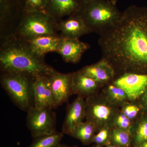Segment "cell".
<instances>
[{"label":"cell","instance_id":"obj_1","mask_svg":"<svg viewBox=\"0 0 147 147\" xmlns=\"http://www.w3.org/2000/svg\"><path fill=\"white\" fill-rule=\"evenodd\" d=\"M102 58L110 63L116 75L142 74L147 69V9L130 5L118 22L100 35Z\"/></svg>","mask_w":147,"mask_h":147},{"label":"cell","instance_id":"obj_2","mask_svg":"<svg viewBox=\"0 0 147 147\" xmlns=\"http://www.w3.org/2000/svg\"><path fill=\"white\" fill-rule=\"evenodd\" d=\"M44 58L33 52L23 40L13 34L3 40L0 49V66L2 72L23 74L32 77L47 75L53 68Z\"/></svg>","mask_w":147,"mask_h":147},{"label":"cell","instance_id":"obj_3","mask_svg":"<svg viewBox=\"0 0 147 147\" xmlns=\"http://www.w3.org/2000/svg\"><path fill=\"white\" fill-rule=\"evenodd\" d=\"M78 13L91 33L100 35L118 22L122 12L114 1L93 0L83 5Z\"/></svg>","mask_w":147,"mask_h":147},{"label":"cell","instance_id":"obj_4","mask_svg":"<svg viewBox=\"0 0 147 147\" xmlns=\"http://www.w3.org/2000/svg\"><path fill=\"white\" fill-rule=\"evenodd\" d=\"M58 22L46 11H24L13 34L26 40L45 35H58Z\"/></svg>","mask_w":147,"mask_h":147},{"label":"cell","instance_id":"obj_5","mask_svg":"<svg viewBox=\"0 0 147 147\" xmlns=\"http://www.w3.org/2000/svg\"><path fill=\"white\" fill-rule=\"evenodd\" d=\"M34 78L15 72H2L1 75V83L4 89L18 108L27 112L33 106Z\"/></svg>","mask_w":147,"mask_h":147},{"label":"cell","instance_id":"obj_6","mask_svg":"<svg viewBox=\"0 0 147 147\" xmlns=\"http://www.w3.org/2000/svg\"><path fill=\"white\" fill-rule=\"evenodd\" d=\"M27 113V126L34 138L56 131V114L53 109H39L32 106Z\"/></svg>","mask_w":147,"mask_h":147},{"label":"cell","instance_id":"obj_7","mask_svg":"<svg viewBox=\"0 0 147 147\" xmlns=\"http://www.w3.org/2000/svg\"><path fill=\"white\" fill-rule=\"evenodd\" d=\"M86 121L98 127L113 125L117 114L113 104L108 101H100L93 96H90L86 101Z\"/></svg>","mask_w":147,"mask_h":147},{"label":"cell","instance_id":"obj_8","mask_svg":"<svg viewBox=\"0 0 147 147\" xmlns=\"http://www.w3.org/2000/svg\"><path fill=\"white\" fill-rule=\"evenodd\" d=\"M112 83L124 91L128 100H135L143 95L147 90V74H122L114 79Z\"/></svg>","mask_w":147,"mask_h":147},{"label":"cell","instance_id":"obj_9","mask_svg":"<svg viewBox=\"0 0 147 147\" xmlns=\"http://www.w3.org/2000/svg\"><path fill=\"white\" fill-rule=\"evenodd\" d=\"M55 108L66 102L73 94L72 73H62L53 69L47 74Z\"/></svg>","mask_w":147,"mask_h":147},{"label":"cell","instance_id":"obj_10","mask_svg":"<svg viewBox=\"0 0 147 147\" xmlns=\"http://www.w3.org/2000/svg\"><path fill=\"white\" fill-rule=\"evenodd\" d=\"M32 92L33 106L39 109L55 108L47 74L33 78Z\"/></svg>","mask_w":147,"mask_h":147},{"label":"cell","instance_id":"obj_11","mask_svg":"<svg viewBox=\"0 0 147 147\" xmlns=\"http://www.w3.org/2000/svg\"><path fill=\"white\" fill-rule=\"evenodd\" d=\"M90 48L88 43L80 41L78 38L62 37L57 53L67 63H76Z\"/></svg>","mask_w":147,"mask_h":147},{"label":"cell","instance_id":"obj_12","mask_svg":"<svg viewBox=\"0 0 147 147\" xmlns=\"http://www.w3.org/2000/svg\"><path fill=\"white\" fill-rule=\"evenodd\" d=\"M57 29L61 32L60 36L64 38L79 39L80 37L91 33L78 13L58 21Z\"/></svg>","mask_w":147,"mask_h":147},{"label":"cell","instance_id":"obj_13","mask_svg":"<svg viewBox=\"0 0 147 147\" xmlns=\"http://www.w3.org/2000/svg\"><path fill=\"white\" fill-rule=\"evenodd\" d=\"M86 101L80 96L69 105L63 125L64 134L70 135L76 127L84 122L86 117Z\"/></svg>","mask_w":147,"mask_h":147},{"label":"cell","instance_id":"obj_14","mask_svg":"<svg viewBox=\"0 0 147 147\" xmlns=\"http://www.w3.org/2000/svg\"><path fill=\"white\" fill-rule=\"evenodd\" d=\"M83 5L81 0H47L46 11L58 22L78 13Z\"/></svg>","mask_w":147,"mask_h":147},{"label":"cell","instance_id":"obj_15","mask_svg":"<svg viewBox=\"0 0 147 147\" xmlns=\"http://www.w3.org/2000/svg\"><path fill=\"white\" fill-rule=\"evenodd\" d=\"M81 70L87 76L102 84L113 81L116 76L113 66L103 58L96 63L86 66Z\"/></svg>","mask_w":147,"mask_h":147},{"label":"cell","instance_id":"obj_16","mask_svg":"<svg viewBox=\"0 0 147 147\" xmlns=\"http://www.w3.org/2000/svg\"><path fill=\"white\" fill-rule=\"evenodd\" d=\"M61 40V37L58 35H45L23 40L33 52L44 57V55L47 53H57Z\"/></svg>","mask_w":147,"mask_h":147},{"label":"cell","instance_id":"obj_17","mask_svg":"<svg viewBox=\"0 0 147 147\" xmlns=\"http://www.w3.org/2000/svg\"><path fill=\"white\" fill-rule=\"evenodd\" d=\"M102 85L84 74L81 70L72 73V92L79 96L90 97Z\"/></svg>","mask_w":147,"mask_h":147},{"label":"cell","instance_id":"obj_18","mask_svg":"<svg viewBox=\"0 0 147 147\" xmlns=\"http://www.w3.org/2000/svg\"><path fill=\"white\" fill-rule=\"evenodd\" d=\"M63 136V132L56 131L51 134L34 137L28 147H59Z\"/></svg>","mask_w":147,"mask_h":147},{"label":"cell","instance_id":"obj_19","mask_svg":"<svg viewBox=\"0 0 147 147\" xmlns=\"http://www.w3.org/2000/svg\"><path fill=\"white\" fill-rule=\"evenodd\" d=\"M97 127L93 123L86 121L76 127L70 135L79 139L84 144L92 142Z\"/></svg>","mask_w":147,"mask_h":147},{"label":"cell","instance_id":"obj_20","mask_svg":"<svg viewBox=\"0 0 147 147\" xmlns=\"http://www.w3.org/2000/svg\"><path fill=\"white\" fill-rule=\"evenodd\" d=\"M106 91L108 100L113 105L123 104L128 100L124 91L112 83L108 85Z\"/></svg>","mask_w":147,"mask_h":147},{"label":"cell","instance_id":"obj_21","mask_svg":"<svg viewBox=\"0 0 147 147\" xmlns=\"http://www.w3.org/2000/svg\"><path fill=\"white\" fill-rule=\"evenodd\" d=\"M111 140L115 146L128 147L131 142L129 132L115 127L111 133Z\"/></svg>","mask_w":147,"mask_h":147},{"label":"cell","instance_id":"obj_22","mask_svg":"<svg viewBox=\"0 0 147 147\" xmlns=\"http://www.w3.org/2000/svg\"><path fill=\"white\" fill-rule=\"evenodd\" d=\"M134 141L140 146L147 141V119H144L138 123L134 134Z\"/></svg>","mask_w":147,"mask_h":147},{"label":"cell","instance_id":"obj_23","mask_svg":"<svg viewBox=\"0 0 147 147\" xmlns=\"http://www.w3.org/2000/svg\"><path fill=\"white\" fill-rule=\"evenodd\" d=\"M113 125L117 128L130 132L132 127L131 120L128 118L122 113H119L117 114L115 118Z\"/></svg>","mask_w":147,"mask_h":147},{"label":"cell","instance_id":"obj_24","mask_svg":"<svg viewBox=\"0 0 147 147\" xmlns=\"http://www.w3.org/2000/svg\"><path fill=\"white\" fill-rule=\"evenodd\" d=\"M47 0H26L24 11H46Z\"/></svg>","mask_w":147,"mask_h":147},{"label":"cell","instance_id":"obj_25","mask_svg":"<svg viewBox=\"0 0 147 147\" xmlns=\"http://www.w3.org/2000/svg\"><path fill=\"white\" fill-rule=\"evenodd\" d=\"M11 0H0V19L1 24L5 22L11 11Z\"/></svg>","mask_w":147,"mask_h":147},{"label":"cell","instance_id":"obj_26","mask_svg":"<svg viewBox=\"0 0 147 147\" xmlns=\"http://www.w3.org/2000/svg\"><path fill=\"white\" fill-rule=\"evenodd\" d=\"M110 127L104 126L101 128L99 132L95 135L92 142L98 144H105L108 141L110 136Z\"/></svg>","mask_w":147,"mask_h":147},{"label":"cell","instance_id":"obj_27","mask_svg":"<svg viewBox=\"0 0 147 147\" xmlns=\"http://www.w3.org/2000/svg\"><path fill=\"white\" fill-rule=\"evenodd\" d=\"M139 111L140 108L137 105L133 104H126L123 108L121 113L132 120L136 118Z\"/></svg>","mask_w":147,"mask_h":147},{"label":"cell","instance_id":"obj_28","mask_svg":"<svg viewBox=\"0 0 147 147\" xmlns=\"http://www.w3.org/2000/svg\"><path fill=\"white\" fill-rule=\"evenodd\" d=\"M143 95H144L143 102H144L145 107L147 109V90Z\"/></svg>","mask_w":147,"mask_h":147},{"label":"cell","instance_id":"obj_29","mask_svg":"<svg viewBox=\"0 0 147 147\" xmlns=\"http://www.w3.org/2000/svg\"><path fill=\"white\" fill-rule=\"evenodd\" d=\"M93 1V0H81L82 2L83 3V5L90 2L91 1Z\"/></svg>","mask_w":147,"mask_h":147},{"label":"cell","instance_id":"obj_30","mask_svg":"<svg viewBox=\"0 0 147 147\" xmlns=\"http://www.w3.org/2000/svg\"><path fill=\"white\" fill-rule=\"evenodd\" d=\"M139 147H147V141L140 145Z\"/></svg>","mask_w":147,"mask_h":147},{"label":"cell","instance_id":"obj_31","mask_svg":"<svg viewBox=\"0 0 147 147\" xmlns=\"http://www.w3.org/2000/svg\"><path fill=\"white\" fill-rule=\"evenodd\" d=\"M107 147H120L119 146H115V145H114V146H112V145H110V146H108Z\"/></svg>","mask_w":147,"mask_h":147},{"label":"cell","instance_id":"obj_32","mask_svg":"<svg viewBox=\"0 0 147 147\" xmlns=\"http://www.w3.org/2000/svg\"><path fill=\"white\" fill-rule=\"evenodd\" d=\"M59 147H69V146H65V145L61 144L60 145V146Z\"/></svg>","mask_w":147,"mask_h":147}]
</instances>
